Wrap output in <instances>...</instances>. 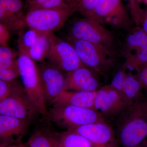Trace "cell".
Here are the masks:
<instances>
[{
  "instance_id": "23",
  "label": "cell",
  "mask_w": 147,
  "mask_h": 147,
  "mask_svg": "<svg viewBox=\"0 0 147 147\" xmlns=\"http://www.w3.org/2000/svg\"><path fill=\"white\" fill-rule=\"evenodd\" d=\"M71 0H34L26 3L25 7L27 11L35 8H60L71 6Z\"/></svg>"
},
{
  "instance_id": "20",
  "label": "cell",
  "mask_w": 147,
  "mask_h": 147,
  "mask_svg": "<svg viewBox=\"0 0 147 147\" xmlns=\"http://www.w3.org/2000/svg\"><path fill=\"white\" fill-rule=\"evenodd\" d=\"M29 147H60L55 133L38 130L29 138Z\"/></svg>"
},
{
  "instance_id": "29",
  "label": "cell",
  "mask_w": 147,
  "mask_h": 147,
  "mask_svg": "<svg viewBox=\"0 0 147 147\" xmlns=\"http://www.w3.org/2000/svg\"><path fill=\"white\" fill-rule=\"evenodd\" d=\"M14 81L7 82L0 80V102L8 97L11 93Z\"/></svg>"
},
{
  "instance_id": "37",
  "label": "cell",
  "mask_w": 147,
  "mask_h": 147,
  "mask_svg": "<svg viewBox=\"0 0 147 147\" xmlns=\"http://www.w3.org/2000/svg\"><path fill=\"white\" fill-rule=\"evenodd\" d=\"M144 2L146 3L147 4V0H143Z\"/></svg>"
},
{
  "instance_id": "28",
  "label": "cell",
  "mask_w": 147,
  "mask_h": 147,
  "mask_svg": "<svg viewBox=\"0 0 147 147\" xmlns=\"http://www.w3.org/2000/svg\"><path fill=\"white\" fill-rule=\"evenodd\" d=\"M20 76L18 59L12 65L0 69V80L7 82L15 81L18 76Z\"/></svg>"
},
{
  "instance_id": "16",
  "label": "cell",
  "mask_w": 147,
  "mask_h": 147,
  "mask_svg": "<svg viewBox=\"0 0 147 147\" xmlns=\"http://www.w3.org/2000/svg\"><path fill=\"white\" fill-rule=\"evenodd\" d=\"M76 91L63 90L51 101L50 104L53 106H71L95 109L96 91Z\"/></svg>"
},
{
  "instance_id": "12",
  "label": "cell",
  "mask_w": 147,
  "mask_h": 147,
  "mask_svg": "<svg viewBox=\"0 0 147 147\" xmlns=\"http://www.w3.org/2000/svg\"><path fill=\"white\" fill-rule=\"evenodd\" d=\"M46 103L51 102L63 90L66 74L50 63L37 65Z\"/></svg>"
},
{
  "instance_id": "3",
  "label": "cell",
  "mask_w": 147,
  "mask_h": 147,
  "mask_svg": "<svg viewBox=\"0 0 147 147\" xmlns=\"http://www.w3.org/2000/svg\"><path fill=\"white\" fill-rule=\"evenodd\" d=\"M67 40L73 46L85 66L100 75L107 77L115 67L119 53L94 43L67 36Z\"/></svg>"
},
{
  "instance_id": "7",
  "label": "cell",
  "mask_w": 147,
  "mask_h": 147,
  "mask_svg": "<svg viewBox=\"0 0 147 147\" xmlns=\"http://www.w3.org/2000/svg\"><path fill=\"white\" fill-rule=\"evenodd\" d=\"M18 61L22 84L40 114L47 115L46 107L37 66L26 54L18 52Z\"/></svg>"
},
{
  "instance_id": "2",
  "label": "cell",
  "mask_w": 147,
  "mask_h": 147,
  "mask_svg": "<svg viewBox=\"0 0 147 147\" xmlns=\"http://www.w3.org/2000/svg\"><path fill=\"white\" fill-rule=\"evenodd\" d=\"M106 26L96 16L77 18L70 24L67 36L101 45L119 53L121 44Z\"/></svg>"
},
{
  "instance_id": "38",
  "label": "cell",
  "mask_w": 147,
  "mask_h": 147,
  "mask_svg": "<svg viewBox=\"0 0 147 147\" xmlns=\"http://www.w3.org/2000/svg\"><path fill=\"white\" fill-rule=\"evenodd\" d=\"M76 1H77V0H74V1H75V2H76Z\"/></svg>"
},
{
  "instance_id": "26",
  "label": "cell",
  "mask_w": 147,
  "mask_h": 147,
  "mask_svg": "<svg viewBox=\"0 0 147 147\" xmlns=\"http://www.w3.org/2000/svg\"><path fill=\"white\" fill-rule=\"evenodd\" d=\"M127 3L129 13L136 26H140L145 10L142 8L139 0H122Z\"/></svg>"
},
{
  "instance_id": "34",
  "label": "cell",
  "mask_w": 147,
  "mask_h": 147,
  "mask_svg": "<svg viewBox=\"0 0 147 147\" xmlns=\"http://www.w3.org/2000/svg\"><path fill=\"white\" fill-rule=\"evenodd\" d=\"M139 147H147V139H146Z\"/></svg>"
},
{
  "instance_id": "30",
  "label": "cell",
  "mask_w": 147,
  "mask_h": 147,
  "mask_svg": "<svg viewBox=\"0 0 147 147\" xmlns=\"http://www.w3.org/2000/svg\"><path fill=\"white\" fill-rule=\"evenodd\" d=\"M10 31L1 23H0V45L8 46V43L10 38Z\"/></svg>"
},
{
  "instance_id": "31",
  "label": "cell",
  "mask_w": 147,
  "mask_h": 147,
  "mask_svg": "<svg viewBox=\"0 0 147 147\" xmlns=\"http://www.w3.org/2000/svg\"><path fill=\"white\" fill-rule=\"evenodd\" d=\"M136 73L143 84L144 89L147 91V65L140 69Z\"/></svg>"
},
{
  "instance_id": "33",
  "label": "cell",
  "mask_w": 147,
  "mask_h": 147,
  "mask_svg": "<svg viewBox=\"0 0 147 147\" xmlns=\"http://www.w3.org/2000/svg\"><path fill=\"white\" fill-rule=\"evenodd\" d=\"M6 147H24L23 145L20 144H15L9 145Z\"/></svg>"
},
{
  "instance_id": "4",
  "label": "cell",
  "mask_w": 147,
  "mask_h": 147,
  "mask_svg": "<svg viewBox=\"0 0 147 147\" xmlns=\"http://www.w3.org/2000/svg\"><path fill=\"white\" fill-rule=\"evenodd\" d=\"M46 115L49 120L67 130L106 121L96 109L75 106H53Z\"/></svg>"
},
{
  "instance_id": "13",
  "label": "cell",
  "mask_w": 147,
  "mask_h": 147,
  "mask_svg": "<svg viewBox=\"0 0 147 147\" xmlns=\"http://www.w3.org/2000/svg\"><path fill=\"white\" fill-rule=\"evenodd\" d=\"M128 105L122 96L109 84L96 91L94 108L104 119L117 117Z\"/></svg>"
},
{
  "instance_id": "32",
  "label": "cell",
  "mask_w": 147,
  "mask_h": 147,
  "mask_svg": "<svg viewBox=\"0 0 147 147\" xmlns=\"http://www.w3.org/2000/svg\"><path fill=\"white\" fill-rule=\"evenodd\" d=\"M140 27L147 34V8L144 11L141 21Z\"/></svg>"
},
{
  "instance_id": "27",
  "label": "cell",
  "mask_w": 147,
  "mask_h": 147,
  "mask_svg": "<svg viewBox=\"0 0 147 147\" xmlns=\"http://www.w3.org/2000/svg\"><path fill=\"white\" fill-rule=\"evenodd\" d=\"M127 69L123 64L117 70L109 84L110 86L121 95L123 89L127 74Z\"/></svg>"
},
{
  "instance_id": "10",
  "label": "cell",
  "mask_w": 147,
  "mask_h": 147,
  "mask_svg": "<svg viewBox=\"0 0 147 147\" xmlns=\"http://www.w3.org/2000/svg\"><path fill=\"white\" fill-rule=\"evenodd\" d=\"M50 39L51 45L47 57L49 63L66 73L85 66L68 41L61 39L54 32L50 33Z\"/></svg>"
},
{
  "instance_id": "22",
  "label": "cell",
  "mask_w": 147,
  "mask_h": 147,
  "mask_svg": "<svg viewBox=\"0 0 147 147\" xmlns=\"http://www.w3.org/2000/svg\"><path fill=\"white\" fill-rule=\"evenodd\" d=\"M23 0H0V15L25 18Z\"/></svg>"
},
{
  "instance_id": "35",
  "label": "cell",
  "mask_w": 147,
  "mask_h": 147,
  "mask_svg": "<svg viewBox=\"0 0 147 147\" xmlns=\"http://www.w3.org/2000/svg\"><path fill=\"white\" fill-rule=\"evenodd\" d=\"M26 1V3L30 2L33 1L34 0H25Z\"/></svg>"
},
{
  "instance_id": "21",
  "label": "cell",
  "mask_w": 147,
  "mask_h": 147,
  "mask_svg": "<svg viewBox=\"0 0 147 147\" xmlns=\"http://www.w3.org/2000/svg\"><path fill=\"white\" fill-rule=\"evenodd\" d=\"M29 28L26 30L22 29L18 32V51L25 54L35 44L42 33V32Z\"/></svg>"
},
{
  "instance_id": "5",
  "label": "cell",
  "mask_w": 147,
  "mask_h": 147,
  "mask_svg": "<svg viewBox=\"0 0 147 147\" xmlns=\"http://www.w3.org/2000/svg\"><path fill=\"white\" fill-rule=\"evenodd\" d=\"M76 12L70 6L55 8H35L25 16L27 27L42 32H54L61 29Z\"/></svg>"
},
{
  "instance_id": "19",
  "label": "cell",
  "mask_w": 147,
  "mask_h": 147,
  "mask_svg": "<svg viewBox=\"0 0 147 147\" xmlns=\"http://www.w3.org/2000/svg\"><path fill=\"white\" fill-rule=\"evenodd\" d=\"M55 133L60 147H92L90 143L86 137L75 131L67 130Z\"/></svg>"
},
{
  "instance_id": "9",
  "label": "cell",
  "mask_w": 147,
  "mask_h": 147,
  "mask_svg": "<svg viewBox=\"0 0 147 147\" xmlns=\"http://www.w3.org/2000/svg\"><path fill=\"white\" fill-rule=\"evenodd\" d=\"M122 0H100L94 16L113 29L127 32L136 26Z\"/></svg>"
},
{
  "instance_id": "11",
  "label": "cell",
  "mask_w": 147,
  "mask_h": 147,
  "mask_svg": "<svg viewBox=\"0 0 147 147\" xmlns=\"http://www.w3.org/2000/svg\"><path fill=\"white\" fill-rule=\"evenodd\" d=\"M71 130L86 137L92 147H121L115 132L106 121L79 127Z\"/></svg>"
},
{
  "instance_id": "36",
  "label": "cell",
  "mask_w": 147,
  "mask_h": 147,
  "mask_svg": "<svg viewBox=\"0 0 147 147\" xmlns=\"http://www.w3.org/2000/svg\"><path fill=\"white\" fill-rule=\"evenodd\" d=\"M74 0H71V5H73L74 4Z\"/></svg>"
},
{
  "instance_id": "1",
  "label": "cell",
  "mask_w": 147,
  "mask_h": 147,
  "mask_svg": "<svg viewBox=\"0 0 147 147\" xmlns=\"http://www.w3.org/2000/svg\"><path fill=\"white\" fill-rule=\"evenodd\" d=\"M117 117L115 132L121 147H139L147 137V99L134 102Z\"/></svg>"
},
{
  "instance_id": "6",
  "label": "cell",
  "mask_w": 147,
  "mask_h": 147,
  "mask_svg": "<svg viewBox=\"0 0 147 147\" xmlns=\"http://www.w3.org/2000/svg\"><path fill=\"white\" fill-rule=\"evenodd\" d=\"M119 53L125 59L123 64L129 71L137 72L147 65V34L141 27L136 26L127 34Z\"/></svg>"
},
{
  "instance_id": "17",
  "label": "cell",
  "mask_w": 147,
  "mask_h": 147,
  "mask_svg": "<svg viewBox=\"0 0 147 147\" xmlns=\"http://www.w3.org/2000/svg\"><path fill=\"white\" fill-rule=\"evenodd\" d=\"M143 89V84L137 73L129 71L121 94L123 100L128 106L144 98Z\"/></svg>"
},
{
  "instance_id": "25",
  "label": "cell",
  "mask_w": 147,
  "mask_h": 147,
  "mask_svg": "<svg viewBox=\"0 0 147 147\" xmlns=\"http://www.w3.org/2000/svg\"><path fill=\"white\" fill-rule=\"evenodd\" d=\"M18 52L14 51L8 46H0V69L12 65L17 59Z\"/></svg>"
},
{
  "instance_id": "18",
  "label": "cell",
  "mask_w": 147,
  "mask_h": 147,
  "mask_svg": "<svg viewBox=\"0 0 147 147\" xmlns=\"http://www.w3.org/2000/svg\"><path fill=\"white\" fill-rule=\"evenodd\" d=\"M50 34V33L42 32L35 44L26 54L34 61L43 62L47 58L51 45Z\"/></svg>"
},
{
  "instance_id": "24",
  "label": "cell",
  "mask_w": 147,
  "mask_h": 147,
  "mask_svg": "<svg viewBox=\"0 0 147 147\" xmlns=\"http://www.w3.org/2000/svg\"><path fill=\"white\" fill-rule=\"evenodd\" d=\"M100 1V0H77L74 9L84 17H91L94 16Z\"/></svg>"
},
{
  "instance_id": "15",
  "label": "cell",
  "mask_w": 147,
  "mask_h": 147,
  "mask_svg": "<svg viewBox=\"0 0 147 147\" xmlns=\"http://www.w3.org/2000/svg\"><path fill=\"white\" fill-rule=\"evenodd\" d=\"M30 121L0 115V147L19 144L26 134Z\"/></svg>"
},
{
  "instance_id": "8",
  "label": "cell",
  "mask_w": 147,
  "mask_h": 147,
  "mask_svg": "<svg viewBox=\"0 0 147 147\" xmlns=\"http://www.w3.org/2000/svg\"><path fill=\"white\" fill-rule=\"evenodd\" d=\"M0 114L31 121L40 114L23 84L15 81L9 96L0 102Z\"/></svg>"
},
{
  "instance_id": "14",
  "label": "cell",
  "mask_w": 147,
  "mask_h": 147,
  "mask_svg": "<svg viewBox=\"0 0 147 147\" xmlns=\"http://www.w3.org/2000/svg\"><path fill=\"white\" fill-rule=\"evenodd\" d=\"M99 75L96 71L86 66L67 72L63 90L96 91L101 87Z\"/></svg>"
}]
</instances>
